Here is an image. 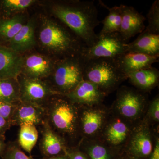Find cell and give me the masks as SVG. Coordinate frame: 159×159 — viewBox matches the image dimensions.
I'll return each instance as SVG.
<instances>
[{
	"instance_id": "cell-35",
	"label": "cell",
	"mask_w": 159,
	"mask_h": 159,
	"mask_svg": "<svg viewBox=\"0 0 159 159\" xmlns=\"http://www.w3.org/2000/svg\"><path fill=\"white\" fill-rule=\"evenodd\" d=\"M6 137L0 136V157H2L6 150L7 143L5 142Z\"/></svg>"
},
{
	"instance_id": "cell-32",
	"label": "cell",
	"mask_w": 159,
	"mask_h": 159,
	"mask_svg": "<svg viewBox=\"0 0 159 159\" xmlns=\"http://www.w3.org/2000/svg\"><path fill=\"white\" fill-rule=\"evenodd\" d=\"M67 159H88L84 152L78 146L69 148L67 152Z\"/></svg>"
},
{
	"instance_id": "cell-20",
	"label": "cell",
	"mask_w": 159,
	"mask_h": 159,
	"mask_svg": "<svg viewBox=\"0 0 159 159\" xmlns=\"http://www.w3.org/2000/svg\"><path fill=\"white\" fill-rule=\"evenodd\" d=\"M127 79L140 92H146L154 88L158 84V70L153 67L129 73Z\"/></svg>"
},
{
	"instance_id": "cell-18",
	"label": "cell",
	"mask_w": 159,
	"mask_h": 159,
	"mask_svg": "<svg viewBox=\"0 0 159 159\" xmlns=\"http://www.w3.org/2000/svg\"><path fill=\"white\" fill-rule=\"evenodd\" d=\"M127 52L159 56V35L143 31L133 42L127 43Z\"/></svg>"
},
{
	"instance_id": "cell-11",
	"label": "cell",
	"mask_w": 159,
	"mask_h": 159,
	"mask_svg": "<svg viewBox=\"0 0 159 159\" xmlns=\"http://www.w3.org/2000/svg\"><path fill=\"white\" fill-rule=\"evenodd\" d=\"M41 138L39 146L43 157L66 154L68 146L65 140L50 127L47 121L39 126Z\"/></svg>"
},
{
	"instance_id": "cell-15",
	"label": "cell",
	"mask_w": 159,
	"mask_h": 159,
	"mask_svg": "<svg viewBox=\"0 0 159 159\" xmlns=\"http://www.w3.org/2000/svg\"><path fill=\"white\" fill-rule=\"evenodd\" d=\"M80 134L93 136L101 129L105 119L104 112L97 109L84 108L78 106Z\"/></svg>"
},
{
	"instance_id": "cell-22",
	"label": "cell",
	"mask_w": 159,
	"mask_h": 159,
	"mask_svg": "<svg viewBox=\"0 0 159 159\" xmlns=\"http://www.w3.org/2000/svg\"><path fill=\"white\" fill-rule=\"evenodd\" d=\"M17 141L20 148L31 154L38 139L37 126L30 123H24L20 125Z\"/></svg>"
},
{
	"instance_id": "cell-34",
	"label": "cell",
	"mask_w": 159,
	"mask_h": 159,
	"mask_svg": "<svg viewBox=\"0 0 159 159\" xmlns=\"http://www.w3.org/2000/svg\"><path fill=\"white\" fill-rule=\"evenodd\" d=\"M147 159H159V141L157 139L153 150Z\"/></svg>"
},
{
	"instance_id": "cell-10",
	"label": "cell",
	"mask_w": 159,
	"mask_h": 159,
	"mask_svg": "<svg viewBox=\"0 0 159 159\" xmlns=\"http://www.w3.org/2000/svg\"><path fill=\"white\" fill-rule=\"evenodd\" d=\"M105 95L93 83L83 80L74 90L64 96L76 105L89 107L101 103Z\"/></svg>"
},
{
	"instance_id": "cell-37",
	"label": "cell",
	"mask_w": 159,
	"mask_h": 159,
	"mask_svg": "<svg viewBox=\"0 0 159 159\" xmlns=\"http://www.w3.org/2000/svg\"><path fill=\"white\" fill-rule=\"evenodd\" d=\"M119 159H132L128 157V156L126 155L125 154H122L121 156L119 157Z\"/></svg>"
},
{
	"instance_id": "cell-21",
	"label": "cell",
	"mask_w": 159,
	"mask_h": 159,
	"mask_svg": "<svg viewBox=\"0 0 159 159\" xmlns=\"http://www.w3.org/2000/svg\"><path fill=\"white\" fill-rule=\"evenodd\" d=\"M9 42V48L19 54L32 49L35 44L33 21L30 20L25 24Z\"/></svg>"
},
{
	"instance_id": "cell-31",
	"label": "cell",
	"mask_w": 159,
	"mask_h": 159,
	"mask_svg": "<svg viewBox=\"0 0 159 159\" xmlns=\"http://www.w3.org/2000/svg\"><path fill=\"white\" fill-rule=\"evenodd\" d=\"M148 114L152 120L157 122L159 121V98L157 96L152 100L149 106Z\"/></svg>"
},
{
	"instance_id": "cell-26",
	"label": "cell",
	"mask_w": 159,
	"mask_h": 159,
	"mask_svg": "<svg viewBox=\"0 0 159 159\" xmlns=\"http://www.w3.org/2000/svg\"><path fill=\"white\" fill-rule=\"evenodd\" d=\"M79 148L88 159H119L122 154L107 146L97 143Z\"/></svg>"
},
{
	"instance_id": "cell-14",
	"label": "cell",
	"mask_w": 159,
	"mask_h": 159,
	"mask_svg": "<svg viewBox=\"0 0 159 159\" xmlns=\"http://www.w3.org/2000/svg\"><path fill=\"white\" fill-rule=\"evenodd\" d=\"M24 62L20 54L0 45V79H17L22 73Z\"/></svg>"
},
{
	"instance_id": "cell-19",
	"label": "cell",
	"mask_w": 159,
	"mask_h": 159,
	"mask_svg": "<svg viewBox=\"0 0 159 159\" xmlns=\"http://www.w3.org/2000/svg\"><path fill=\"white\" fill-rule=\"evenodd\" d=\"M129 132V128L126 123L120 119H113L106 128L104 138L112 147V149L121 153L119 148L127 140Z\"/></svg>"
},
{
	"instance_id": "cell-7",
	"label": "cell",
	"mask_w": 159,
	"mask_h": 159,
	"mask_svg": "<svg viewBox=\"0 0 159 159\" xmlns=\"http://www.w3.org/2000/svg\"><path fill=\"white\" fill-rule=\"evenodd\" d=\"M20 86V101L44 107L51 97L59 95L43 80L33 79L20 75L17 78Z\"/></svg>"
},
{
	"instance_id": "cell-13",
	"label": "cell",
	"mask_w": 159,
	"mask_h": 159,
	"mask_svg": "<svg viewBox=\"0 0 159 159\" xmlns=\"http://www.w3.org/2000/svg\"><path fill=\"white\" fill-rule=\"evenodd\" d=\"M121 6L122 20L119 33L123 40L127 43L131 38L144 31L146 18L134 7L124 5Z\"/></svg>"
},
{
	"instance_id": "cell-5",
	"label": "cell",
	"mask_w": 159,
	"mask_h": 159,
	"mask_svg": "<svg viewBox=\"0 0 159 159\" xmlns=\"http://www.w3.org/2000/svg\"><path fill=\"white\" fill-rule=\"evenodd\" d=\"M86 60L82 56L64 58L57 64L53 73L51 89L59 95L74 90L83 80Z\"/></svg>"
},
{
	"instance_id": "cell-25",
	"label": "cell",
	"mask_w": 159,
	"mask_h": 159,
	"mask_svg": "<svg viewBox=\"0 0 159 159\" xmlns=\"http://www.w3.org/2000/svg\"><path fill=\"white\" fill-rule=\"evenodd\" d=\"M25 25L22 16L0 20V38L10 41Z\"/></svg>"
},
{
	"instance_id": "cell-12",
	"label": "cell",
	"mask_w": 159,
	"mask_h": 159,
	"mask_svg": "<svg viewBox=\"0 0 159 159\" xmlns=\"http://www.w3.org/2000/svg\"><path fill=\"white\" fill-rule=\"evenodd\" d=\"M46 121L44 109L39 106L20 101L16 103L11 119L12 126L30 123L39 126Z\"/></svg>"
},
{
	"instance_id": "cell-9",
	"label": "cell",
	"mask_w": 159,
	"mask_h": 159,
	"mask_svg": "<svg viewBox=\"0 0 159 159\" xmlns=\"http://www.w3.org/2000/svg\"><path fill=\"white\" fill-rule=\"evenodd\" d=\"M153 147L149 129L145 125H140L131 135L125 154L132 159H147Z\"/></svg>"
},
{
	"instance_id": "cell-29",
	"label": "cell",
	"mask_w": 159,
	"mask_h": 159,
	"mask_svg": "<svg viewBox=\"0 0 159 159\" xmlns=\"http://www.w3.org/2000/svg\"><path fill=\"white\" fill-rule=\"evenodd\" d=\"M35 2L34 0H4L1 3L6 11H17L27 9Z\"/></svg>"
},
{
	"instance_id": "cell-17",
	"label": "cell",
	"mask_w": 159,
	"mask_h": 159,
	"mask_svg": "<svg viewBox=\"0 0 159 159\" xmlns=\"http://www.w3.org/2000/svg\"><path fill=\"white\" fill-rule=\"evenodd\" d=\"M159 56L127 52L116 58L119 66L127 77L129 73L149 68L159 61Z\"/></svg>"
},
{
	"instance_id": "cell-16",
	"label": "cell",
	"mask_w": 159,
	"mask_h": 159,
	"mask_svg": "<svg viewBox=\"0 0 159 159\" xmlns=\"http://www.w3.org/2000/svg\"><path fill=\"white\" fill-rule=\"evenodd\" d=\"M52 61L40 54H34L24 59L23 75L33 79L42 80L53 71Z\"/></svg>"
},
{
	"instance_id": "cell-2",
	"label": "cell",
	"mask_w": 159,
	"mask_h": 159,
	"mask_svg": "<svg viewBox=\"0 0 159 159\" xmlns=\"http://www.w3.org/2000/svg\"><path fill=\"white\" fill-rule=\"evenodd\" d=\"M50 127L65 141L69 148L76 146L80 133L78 106L64 95H55L44 107Z\"/></svg>"
},
{
	"instance_id": "cell-8",
	"label": "cell",
	"mask_w": 159,
	"mask_h": 159,
	"mask_svg": "<svg viewBox=\"0 0 159 159\" xmlns=\"http://www.w3.org/2000/svg\"><path fill=\"white\" fill-rule=\"evenodd\" d=\"M146 102V98L141 92L123 86L118 90L115 106L122 116L134 119L142 113Z\"/></svg>"
},
{
	"instance_id": "cell-6",
	"label": "cell",
	"mask_w": 159,
	"mask_h": 159,
	"mask_svg": "<svg viewBox=\"0 0 159 159\" xmlns=\"http://www.w3.org/2000/svg\"><path fill=\"white\" fill-rule=\"evenodd\" d=\"M93 44L86 48L82 56L85 59L98 57L117 58L126 53V45L118 32L97 34Z\"/></svg>"
},
{
	"instance_id": "cell-4",
	"label": "cell",
	"mask_w": 159,
	"mask_h": 159,
	"mask_svg": "<svg viewBox=\"0 0 159 159\" xmlns=\"http://www.w3.org/2000/svg\"><path fill=\"white\" fill-rule=\"evenodd\" d=\"M83 80L93 83L105 95L116 90L126 75L116 58L98 57L85 59Z\"/></svg>"
},
{
	"instance_id": "cell-24",
	"label": "cell",
	"mask_w": 159,
	"mask_h": 159,
	"mask_svg": "<svg viewBox=\"0 0 159 159\" xmlns=\"http://www.w3.org/2000/svg\"><path fill=\"white\" fill-rule=\"evenodd\" d=\"M0 101L16 104L20 101L17 79H0Z\"/></svg>"
},
{
	"instance_id": "cell-36",
	"label": "cell",
	"mask_w": 159,
	"mask_h": 159,
	"mask_svg": "<svg viewBox=\"0 0 159 159\" xmlns=\"http://www.w3.org/2000/svg\"><path fill=\"white\" fill-rule=\"evenodd\" d=\"M41 159H67V153L66 154L54 156L43 157Z\"/></svg>"
},
{
	"instance_id": "cell-1",
	"label": "cell",
	"mask_w": 159,
	"mask_h": 159,
	"mask_svg": "<svg viewBox=\"0 0 159 159\" xmlns=\"http://www.w3.org/2000/svg\"><path fill=\"white\" fill-rule=\"evenodd\" d=\"M52 11L86 47H91L97 40L98 35L95 30L100 22L93 1L58 3L52 7Z\"/></svg>"
},
{
	"instance_id": "cell-27",
	"label": "cell",
	"mask_w": 159,
	"mask_h": 159,
	"mask_svg": "<svg viewBox=\"0 0 159 159\" xmlns=\"http://www.w3.org/2000/svg\"><path fill=\"white\" fill-rule=\"evenodd\" d=\"M148 25L144 31L153 34L159 35V1L156 0L152 3L146 15Z\"/></svg>"
},
{
	"instance_id": "cell-33",
	"label": "cell",
	"mask_w": 159,
	"mask_h": 159,
	"mask_svg": "<svg viewBox=\"0 0 159 159\" xmlns=\"http://www.w3.org/2000/svg\"><path fill=\"white\" fill-rule=\"evenodd\" d=\"M12 126L10 120L0 116V136H5L7 131L9 130Z\"/></svg>"
},
{
	"instance_id": "cell-28",
	"label": "cell",
	"mask_w": 159,
	"mask_h": 159,
	"mask_svg": "<svg viewBox=\"0 0 159 159\" xmlns=\"http://www.w3.org/2000/svg\"><path fill=\"white\" fill-rule=\"evenodd\" d=\"M1 159H36L27 155L22 150L16 140L7 143L6 150L1 157Z\"/></svg>"
},
{
	"instance_id": "cell-30",
	"label": "cell",
	"mask_w": 159,
	"mask_h": 159,
	"mask_svg": "<svg viewBox=\"0 0 159 159\" xmlns=\"http://www.w3.org/2000/svg\"><path fill=\"white\" fill-rule=\"evenodd\" d=\"M16 104L0 101V116L11 121Z\"/></svg>"
},
{
	"instance_id": "cell-23",
	"label": "cell",
	"mask_w": 159,
	"mask_h": 159,
	"mask_svg": "<svg viewBox=\"0 0 159 159\" xmlns=\"http://www.w3.org/2000/svg\"><path fill=\"white\" fill-rule=\"evenodd\" d=\"M100 5L109 10L108 15L101 21L103 25L99 34L119 33L122 20V11L121 5L109 8L102 2H99Z\"/></svg>"
},
{
	"instance_id": "cell-3",
	"label": "cell",
	"mask_w": 159,
	"mask_h": 159,
	"mask_svg": "<svg viewBox=\"0 0 159 159\" xmlns=\"http://www.w3.org/2000/svg\"><path fill=\"white\" fill-rule=\"evenodd\" d=\"M43 45L66 57L82 55L86 46L67 27L46 20L39 33Z\"/></svg>"
}]
</instances>
